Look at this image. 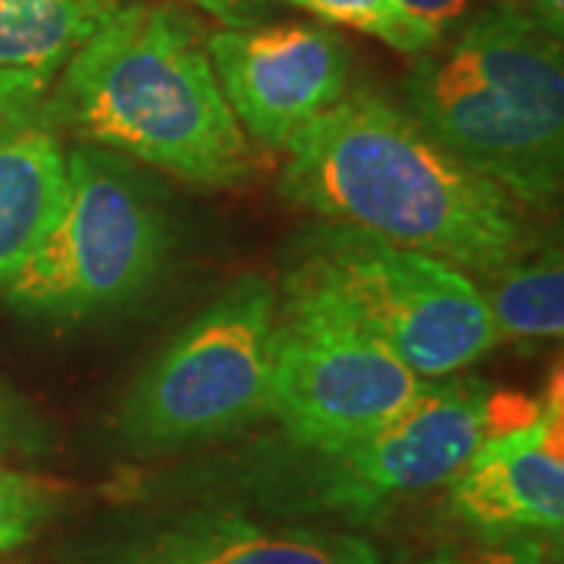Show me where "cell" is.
<instances>
[{
	"label": "cell",
	"mask_w": 564,
	"mask_h": 564,
	"mask_svg": "<svg viewBox=\"0 0 564 564\" xmlns=\"http://www.w3.org/2000/svg\"><path fill=\"white\" fill-rule=\"evenodd\" d=\"M492 326L502 339L552 343L564 333V261L558 242L505 267L480 285Z\"/></svg>",
	"instance_id": "obj_14"
},
{
	"label": "cell",
	"mask_w": 564,
	"mask_h": 564,
	"mask_svg": "<svg viewBox=\"0 0 564 564\" xmlns=\"http://www.w3.org/2000/svg\"><path fill=\"white\" fill-rule=\"evenodd\" d=\"M280 292L239 276L135 373L117 404L129 452L166 455L232 436L270 417Z\"/></svg>",
	"instance_id": "obj_5"
},
{
	"label": "cell",
	"mask_w": 564,
	"mask_h": 564,
	"mask_svg": "<svg viewBox=\"0 0 564 564\" xmlns=\"http://www.w3.org/2000/svg\"><path fill=\"white\" fill-rule=\"evenodd\" d=\"M404 110L452 158L521 207H549L564 173L562 39L511 0H496L421 54Z\"/></svg>",
	"instance_id": "obj_3"
},
{
	"label": "cell",
	"mask_w": 564,
	"mask_h": 564,
	"mask_svg": "<svg viewBox=\"0 0 564 564\" xmlns=\"http://www.w3.org/2000/svg\"><path fill=\"white\" fill-rule=\"evenodd\" d=\"M280 195L464 273L496 276L527 254L524 207L377 91H348L299 132Z\"/></svg>",
	"instance_id": "obj_1"
},
{
	"label": "cell",
	"mask_w": 564,
	"mask_h": 564,
	"mask_svg": "<svg viewBox=\"0 0 564 564\" xmlns=\"http://www.w3.org/2000/svg\"><path fill=\"white\" fill-rule=\"evenodd\" d=\"M295 263L336 289L421 380L455 377L499 345L480 285L452 263L339 223L311 226Z\"/></svg>",
	"instance_id": "obj_7"
},
{
	"label": "cell",
	"mask_w": 564,
	"mask_h": 564,
	"mask_svg": "<svg viewBox=\"0 0 564 564\" xmlns=\"http://www.w3.org/2000/svg\"><path fill=\"white\" fill-rule=\"evenodd\" d=\"M170 242L166 207L139 166L76 141L66 151L61 214L3 299L41 321H95L158 282Z\"/></svg>",
	"instance_id": "obj_4"
},
{
	"label": "cell",
	"mask_w": 564,
	"mask_h": 564,
	"mask_svg": "<svg viewBox=\"0 0 564 564\" xmlns=\"http://www.w3.org/2000/svg\"><path fill=\"white\" fill-rule=\"evenodd\" d=\"M524 10L549 29L555 39H562L564 32V0H524Z\"/></svg>",
	"instance_id": "obj_21"
},
{
	"label": "cell",
	"mask_w": 564,
	"mask_h": 564,
	"mask_svg": "<svg viewBox=\"0 0 564 564\" xmlns=\"http://www.w3.org/2000/svg\"><path fill=\"white\" fill-rule=\"evenodd\" d=\"M496 423L480 380H426L399 417L343 448H302L299 489L314 508L373 514L392 499L448 484Z\"/></svg>",
	"instance_id": "obj_8"
},
{
	"label": "cell",
	"mask_w": 564,
	"mask_h": 564,
	"mask_svg": "<svg viewBox=\"0 0 564 564\" xmlns=\"http://www.w3.org/2000/svg\"><path fill=\"white\" fill-rule=\"evenodd\" d=\"M57 511V489L0 462V552L32 543Z\"/></svg>",
	"instance_id": "obj_16"
},
{
	"label": "cell",
	"mask_w": 564,
	"mask_h": 564,
	"mask_svg": "<svg viewBox=\"0 0 564 564\" xmlns=\"http://www.w3.org/2000/svg\"><path fill=\"white\" fill-rule=\"evenodd\" d=\"M452 514L477 536L545 533L564 524V417L555 386L521 421L492 430L448 480Z\"/></svg>",
	"instance_id": "obj_10"
},
{
	"label": "cell",
	"mask_w": 564,
	"mask_h": 564,
	"mask_svg": "<svg viewBox=\"0 0 564 564\" xmlns=\"http://www.w3.org/2000/svg\"><path fill=\"white\" fill-rule=\"evenodd\" d=\"M122 0H0V122L35 120L47 91Z\"/></svg>",
	"instance_id": "obj_12"
},
{
	"label": "cell",
	"mask_w": 564,
	"mask_h": 564,
	"mask_svg": "<svg viewBox=\"0 0 564 564\" xmlns=\"http://www.w3.org/2000/svg\"><path fill=\"white\" fill-rule=\"evenodd\" d=\"M182 3L214 17L223 29H248V25H261L263 17L280 0H182Z\"/></svg>",
	"instance_id": "obj_20"
},
{
	"label": "cell",
	"mask_w": 564,
	"mask_h": 564,
	"mask_svg": "<svg viewBox=\"0 0 564 564\" xmlns=\"http://www.w3.org/2000/svg\"><path fill=\"white\" fill-rule=\"evenodd\" d=\"M270 367V417L285 443L343 448L399 417L421 380L326 282L292 267L282 280Z\"/></svg>",
	"instance_id": "obj_6"
},
{
	"label": "cell",
	"mask_w": 564,
	"mask_h": 564,
	"mask_svg": "<svg viewBox=\"0 0 564 564\" xmlns=\"http://www.w3.org/2000/svg\"><path fill=\"white\" fill-rule=\"evenodd\" d=\"M39 120L204 188L239 185L258 163L254 141L226 104L204 29L170 3H120L63 66Z\"/></svg>",
	"instance_id": "obj_2"
},
{
	"label": "cell",
	"mask_w": 564,
	"mask_h": 564,
	"mask_svg": "<svg viewBox=\"0 0 564 564\" xmlns=\"http://www.w3.org/2000/svg\"><path fill=\"white\" fill-rule=\"evenodd\" d=\"M66 148L44 122H0V295L57 220Z\"/></svg>",
	"instance_id": "obj_13"
},
{
	"label": "cell",
	"mask_w": 564,
	"mask_h": 564,
	"mask_svg": "<svg viewBox=\"0 0 564 564\" xmlns=\"http://www.w3.org/2000/svg\"><path fill=\"white\" fill-rule=\"evenodd\" d=\"M207 54L242 132L270 151H285L351 91V51L326 25L217 29L207 35Z\"/></svg>",
	"instance_id": "obj_9"
},
{
	"label": "cell",
	"mask_w": 564,
	"mask_h": 564,
	"mask_svg": "<svg viewBox=\"0 0 564 564\" xmlns=\"http://www.w3.org/2000/svg\"><path fill=\"white\" fill-rule=\"evenodd\" d=\"M85 564H383L373 545L339 530L254 521L232 508H188L129 527Z\"/></svg>",
	"instance_id": "obj_11"
},
{
	"label": "cell",
	"mask_w": 564,
	"mask_h": 564,
	"mask_svg": "<svg viewBox=\"0 0 564 564\" xmlns=\"http://www.w3.org/2000/svg\"><path fill=\"white\" fill-rule=\"evenodd\" d=\"M54 448L51 426L17 389L0 380V455H47Z\"/></svg>",
	"instance_id": "obj_18"
},
{
	"label": "cell",
	"mask_w": 564,
	"mask_h": 564,
	"mask_svg": "<svg viewBox=\"0 0 564 564\" xmlns=\"http://www.w3.org/2000/svg\"><path fill=\"white\" fill-rule=\"evenodd\" d=\"M399 3L430 29H436L443 39L470 20L477 10L489 7L486 0H399Z\"/></svg>",
	"instance_id": "obj_19"
},
{
	"label": "cell",
	"mask_w": 564,
	"mask_h": 564,
	"mask_svg": "<svg viewBox=\"0 0 564 564\" xmlns=\"http://www.w3.org/2000/svg\"><path fill=\"white\" fill-rule=\"evenodd\" d=\"M280 3L307 10L333 25L364 32L399 54H426L440 41H445L436 29L408 13L399 0H280Z\"/></svg>",
	"instance_id": "obj_15"
},
{
	"label": "cell",
	"mask_w": 564,
	"mask_h": 564,
	"mask_svg": "<svg viewBox=\"0 0 564 564\" xmlns=\"http://www.w3.org/2000/svg\"><path fill=\"white\" fill-rule=\"evenodd\" d=\"M421 564H562L558 536L518 533V536H477L470 543L443 545Z\"/></svg>",
	"instance_id": "obj_17"
}]
</instances>
